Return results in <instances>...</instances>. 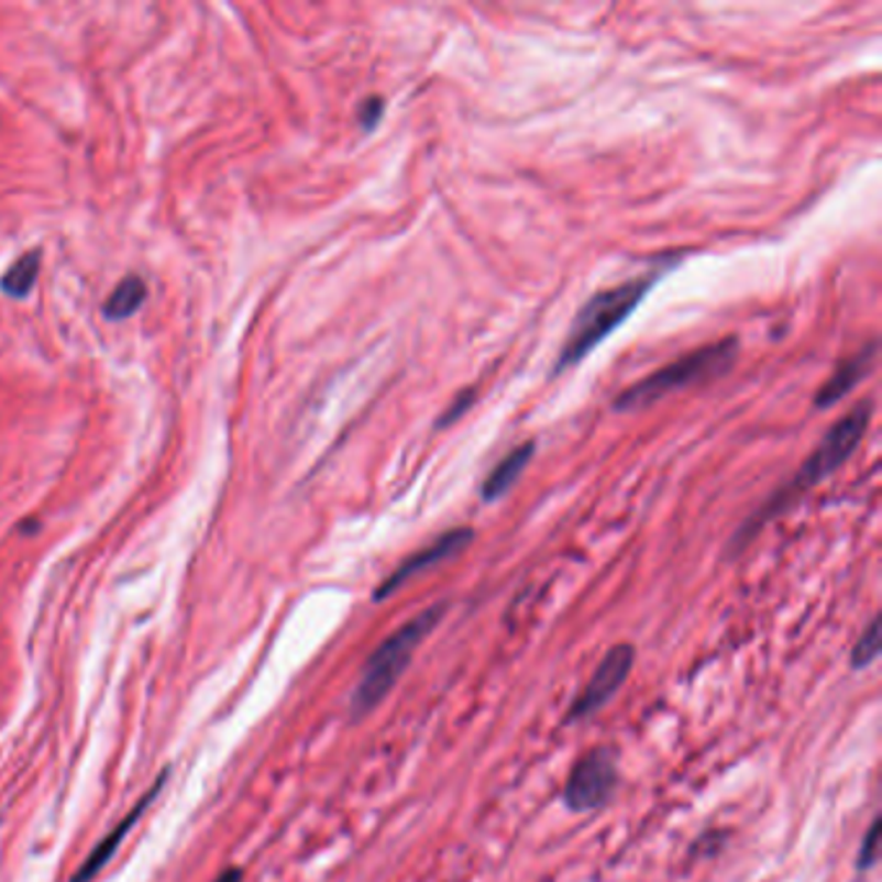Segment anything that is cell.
Returning <instances> with one entry per match:
<instances>
[{"instance_id":"obj_8","label":"cell","mask_w":882,"mask_h":882,"mask_svg":"<svg viewBox=\"0 0 882 882\" xmlns=\"http://www.w3.org/2000/svg\"><path fill=\"white\" fill-rule=\"evenodd\" d=\"M166 779H168V771H164V774H161V776L156 779V784H153L151 790L145 792V795L141 797V803L132 807V811H130L128 815H124V820H122V823H117V826H114L112 830H109L104 839H101L99 847L93 849L91 855L86 857V862L78 867V872L73 874V880H70V882H91L101 870H104L109 859H112V857L117 855V849L122 847L124 836H128L130 830L135 828V823L141 820V815L145 813V807H148V805L153 803V800H156V795L161 792V786L166 784Z\"/></svg>"},{"instance_id":"obj_15","label":"cell","mask_w":882,"mask_h":882,"mask_svg":"<svg viewBox=\"0 0 882 882\" xmlns=\"http://www.w3.org/2000/svg\"><path fill=\"white\" fill-rule=\"evenodd\" d=\"M381 114H384V101L381 99H371V101H365V107H363V112H360V124H363V128H376V122L381 120Z\"/></svg>"},{"instance_id":"obj_6","label":"cell","mask_w":882,"mask_h":882,"mask_svg":"<svg viewBox=\"0 0 882 882\" xmlns=\"http://www.w3.org/2000/svg\"><path fill=\"white\" fill-rule=\"evenodd\" d=\"M631 665H635V650L629 644H616L614 650H608L600 665L595 668L593 679L587 681L583 694H580V699L572 704L570 719H583L606 707L616 696V691L624 686V681L629 679Z\"/></svg>"},{"instance_id":"obj_5","label":"cell","mask_w":882,"mask_h":882,"mask_svg":"<svg viewBox=\"0 0 882 882\" xmlns=\"http://www.w3.org/2000/svg\"><path fill=\"white\" fill-rule=\"evenodd\" d=\"M616 786V756L608 748L585 753L570 771L564 784V803L575 813L598 811L608 803Z\"/></svg>"},{"instance_id":"obj_10","label":"cell","mask_w":882,"mask_h":882,"mask_svg":"<svg viewBox=\"0 0 882 882\" xmlns=\"http://www.w3.org/2000/svg\"><path fill=\"white\" fill-rule=\"evenodd\" d=\"M533 451H536V445H533V443H523L520 448H516V451H512V453H507L505 459L499 461L495 468H492L487 479H484V484H482V497L487 499V503H489V499L503 497L505 492L510 489L512 484H516L520 472H523V468L528 466V461H531Z\"/></svg>"},{"instance_id":"obj_17","label":"cell","mask_w":882,"mask_h":882,"mask_svg":"<svg viewBox=\"0 0 882 882\" xmlns=\"http://www.w3.org/2000/svg\"><path fill=\"white\" fill-rule=\"evenodd\" d=\"M216 882H241V870H236V867H231V870H225Z\"/></svg>"},{"instance_id":"obj_4","label":"cell","mask_w":882,"mask_h":882,"mask_svg":"<svg viewBox=\"0 0 882 882\" xmlns=\"http://www.w3.org/2000/svg\"><path fill=\"white\" fill-rule=\"evenodd\" d=\"M870 417H872V404L862 401L859 407L851 409L844 420L836 422L834 428L826 432L823 443L815 448V453L807 459L803 472H800L797 479L792 482V487L784 492L782 499H779V505H782L784 499H795L797 492L813 487V484L826 479L830 472H836V468L849 459V453L859 445V440L864 438Z\"/></svg>"},{"instance_id":"obj_11","label":"cell","mask_w":882,"mask_h":882,"mask_svg":"<svg viewBox=\"0 0 882 882\" xmlns=\"http://www.w3.org/2000/svg\"><path fill=\"white\" fill-rule=\"evenodd\" d=\"M145 298H148V288H145L143 277L141 275H128V277H122L120 283H117V288L112 290V296L104 300V308H101V313H104L107 321H124V319H130V316L145 304Z\"/></svg>"},{"instance_id":"obj_7","label":"cell","mask_w":882,"mask_h":882,"mask_svg":"<svg viewBox=\"0 0 882 882\" xmlns=\"http://www.w3.org/2000/svg\"><path fill=\"white\" fill-rule=\"evenodd\" d=\"M472 536H474L472 528H455V531L438 536L430 547H425L417 551V554H411L409 560H404L399 567L388 575V580L381 583V587L376 591V600H384L386 595L396 593L404 583H407V580L420 575V572L436 567V564L445 562V560H451V556H455L461 549H466L468 543H472Z\"/></svg>"},{"instance_id":"obj_1","label":"cell","mask_w":882,"mask_h":882,"mask_svg":"<svg viewBox=\"0 0 882 882\" xmlns=\"http://www.w3.org/2000/svg\"><path fill=\"white\" fill-rule=\"evenodd\" d=\"M443 614H445V603L425 608L422 614H417L415 619H409L404 627L396 629L392 637L378 644V650L367 658L363 675H360L357 686L352 691V715L365 717L367 712L376 709L378 704L392 694V688L399 683L401 673L407 671L415 650L422 644V639L438 627Z\"/></svg>"},{"instance_id":"obj_9","label":"cell","mask_w":882,"mask_h":882,"mask_svg":"<svg viewBox=\"0 0 882 882\" xmlns=\"http://www.w3.org/2000/svg\"><path fill=\"white\" fill-rule=\"evenodd\" d=\"M872 360H874V344H870V348L859 352V355L847 360V363H841L839 367H836L834 376L828 378V384L820 388L818 396H815V404H818V407H830V404L839 401L844 394L851 392V388H855L859 381L867 376Z\"/></svg>"},{"instance_id":"obj_16","label":"cell","mask_w":882,"mask_h":882,"mask_svg":"<svg viewBox=\"0 0 882 882\" xmlns=\"http://www.w3.org/2000/svg\"><path fill=\"white\" fill-rule=\"evenodd\" d=\"M468 404H472V396H461V399H459V401H455V407H453V409H448V411H445V417H443V420H440V425H448V422H453V420H455V417H459V415H461V411H463V409H466V407H468Z\"/></svg>"},{"instance_id":"obj_3","label":"cell","mask_w":882,"mask_h":882,"mask_svg":"<svg viewBox=\"0 0 882 882\" xmlns=\"http://www.w3.org/2000/svg\"><path fill=\"white\" fill-rule=\"evenodd\" d=\"M735 355H738V342L735 340H725L691 352V355L660 367L658 373H652V376H647L644 381H639V384L627 388V392L621 394V399L616 401V409L629 411L650 407L652 401L663 399V396H668L671 392H679V388L715 378L730 367Z\"/></svg>"},{"instance_id":"obj_13","label":"cell","mask_w":882,"mask_h":882,"mask_svg":"<svg viewBox=\"0 0 882 882\" xmlns=\"http://www.w3.org/2000/svg\"><path fill=\"white\" fill-rule=\"evenodd\" d=\"M878 652H880V627L878 619H872L862 639H859L855 650H851V668H867L874 658H878Z\"/></svg>"},{"instance_id":"obj_14","label":"cell","mask_w":882,"mask_h":882,"mask_svg":"<svg viewBox=\"0 0 882 882\" xmlns=\"http://www.w3.org/2000/svg\"><path fill=\"white\" fill-rule=\"evenodd\" d=\"M878 834H880V820H874L870 834H867V839H864V849L859 851V867H870L874 862V851H878Z\"/></svg>"},{"instance_id":"obj_2","label":"cell","mask_w":882,"mask_h":882,"mask_svg":"<svg viewBox=\"0 0 882 882\" xmlns=\"http://www.w3.org/2000/svg\"><path fill=\"white\" fill-rule=\"evenodd\" d=\"M650 288L652 277H642V280H629L624 285H616V288L600 290L598 296L587 300L580 308L577 319L572 321L567 342L562 344L556 373H562L567 365L580 363L587 352H593L608 334L616 332L635 313V308L642 304Z\"/></svg>"},{"instance_id":"obj_12","label":"cell","mask_w":882,"mask_h":882,"mask_svg":"<svg viewBox=\"0 0 882 882\" xmlns=\"http://www.w3.org/2000/svg\"><path fill=\"white\" fill-rule=\"evenodd\" d=\"M42 267V252L40 249H32V252L21 254L16 262H11V267L3 272L0 277V293L9 298H26L32 293L36 277H40Z\"/></svg>"}]
</instances>
